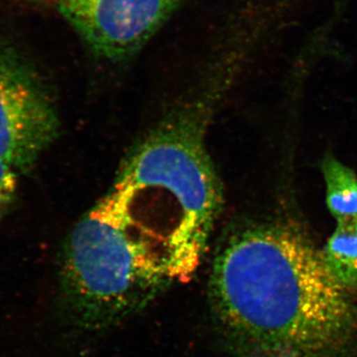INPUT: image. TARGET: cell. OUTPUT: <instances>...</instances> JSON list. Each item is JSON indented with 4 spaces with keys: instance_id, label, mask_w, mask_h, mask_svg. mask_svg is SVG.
<instances>
[{
    "instance_id": "obj_6",
    "label": "cell",
    "mask_w": 357,
    "mask_h": 357,
    "mask_svg": "<svg viewBox=\"0 0 357 357\" xmlns=\"http://www.w3.org/2000/svg\"><path fill=\"white\" fill-rule=\"evenodd\" d=\"M326 204L337 220L357 218V177L349 167L333 157L324 160Z\"/></svg>"
},
{
    "instance_id": "obj_7",
    "label": "cell",
    "mask_w": 357,
    "mask_h": 357,
    "mask_svg": "<svg viewBox=\"0 0 357 357\" xmlns=\"http://www.w3.org/2000/svg\"><path fill=\"white\" fill-rule=\"evenodd\" d=\"M20 174L0 162V222L6 217L17 198Z\"/></svg>"
},
{
    "instance_id": "obj_3",
    "label": "cell",
    "mask_w": 357,
    "mask_h": 357,
    "mask_svg": "<svg viewBox=\"0 0 357 357\" xmlns=\"http://www.w3.org/2000/svg\"><path fill=\"white\" fill-rule=\"evenodd\" d=\"M59 129L55 102L38 70L13 45L0 44V162L25 173Z\"/></svg>"
},
{
    "instance_id": "obj_1",
    "label": "cell",
    "mask_w": 357,
    "mask_h": 357,
    "mask_svg": "<svg viewBox=\"0 0 357 357\" xmlns=\"http://www.w3.org/2000/svg\"><path fill=\"white\" fill-rule=\"evenodd\" d=\"M218 206L199 131L173 124L136 150L112 191L72 231L107 287L150 304L198 269Z\"/></svg>"
},
{
    "instance_id": "obj_4",
    "label": "cell",
    "mask_w": 357,
    "mask_h": 357,
    "mask_svg": "<svg viewBox=\"0 0 357 357\" xmlns=\"http://www.w3.org/2000/svg\"><path fill=\"white\" fill-rule=\"evenodd\" d=\"M98 57L119 62L151 38L182 0H55Z\"/></svg>"
},
{
    "instance_id": "obj_2",
    "label": "cell",
    "mask_w": 357,
    "mask_h": 357,
    "mask_svg": "<svg viewBox=\"0 0 357 357\" xmlns=\"http://www.w3.org/2000/svg\"><path fill=\"white\" fill-rule=\"evenodd\" d=\"M349 292L299 232L259 227L218 255L211 310L237 357H328L354 328Z\"/></svg>"
},
{
    "instance_id": "obj_5",
    "label": "cell",
    "mask_w": 357,
    "mask_h": 357,
    "mask_svg": "<svg viewBox=\"0 0 357 357\" xmlns=\"http://www.w3.org/2000/svg\"><path fill=\"white\" fill-rule=\"evenodd\" d=\"M337 222L321 255L335 279L347 290H356L357 218Z\"/></svg>"
}]
</instances>
